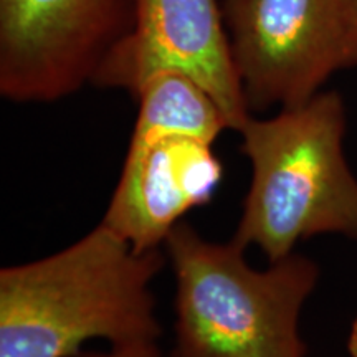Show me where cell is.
Listing matches in <instances>:
<instances>
[{
	"mask_svg": "<svg viewBox=\"0 0 357 357\" xmlns=\"http://www.w3.org/2000/svg\"><path fill=\"white\" fill-rule=\"evenodd\" d=\"M164 248L137 250L100 222L77 242L0 270V357H75L89 341L158 344L153 283Z\"/></svg>",
	"mask_w": 357,
	"mask_h": 357,
	"instance_id": "6da1fadb",
	"label": "cell"
},
{
	"mask_svg": "<svg viewBox=\"0 0 357 357\" xmlns=\"http://www.w3.org/2000/svg\"><path fill=\"white\" fill-rule=\"evenodd\" d=\"M252 181L231 238L276 261L323 234L357 240V178L344 155L346 108L336 91L238 131Z\"/></svg>",
	"mask_w": 357,
	"mask_h": 357,
	"instance_id": "7a4b0ae2",
	"label": "cell"
},
{
	"mask_svg": "<svg viewBox=\"0 0 357 357\" xmlns=\"http://www.w3.org/2000/svg\"><path fill=\"white\" fill-rule=\"evenodd\" d=\"M162 248L176 280L171 357H306L300 314L314 261L291 253L257 268L234 238L208 240L184 220Z\"/></svg>",
	"mask_w": 357,
	"mask_h": 357,
	"instance_id": "3957f363",
	"label": "cell"
},
{
	"mask_svg": "<svg viewBox=\"0 0 357 357\" xmlns=\"http://www.w3.org/2000/svg\"><path fill=\"white\" fill-rule=\"evenodd\" d=\"M250 111L294 108L357 68V0H220Z\"/></svg>",
	"mask_w": 357,
	"mask_h": 357,
	"instance_id": "277c9868",
	"label": "cell"
},
{
	"mask_svg": "<svg viewBox=\"0 0 357 357\" xmlns=\"http://www.w3.org/2000/svg\"><path fill=\"white\" fill-rule=\"evenodd\" d=\"M213 142L189 131V116L167 98H144L118 182L100 222L137 250L164 247L192 208L222 181Z\"/></svg>",
	"mask_w": 357,
	"mask_h": 357,
	"instance_id": "5b68a950",
	"label": "cell"
},
{
	"mask_svg": "<svg viewBox=\"0 0 357 357\" xmlns=\"http://www.w3.org/2000/svg\"><path fill=\"white\" fill-rule=\"evenodd\" d=\"M132 17L134 0H0V95L22 105L75 95Z\"/></svg>",
	"mask_w": 357,
	"mask_h": 357,
	"instance_id": "8992f818",
	"label": "cell"
},
{
	"mask_svg": "<svg viewBox=\"0 0 357 357\" xmlns=\"http://www.w3.org/2000/svg\"><path fill=\"white\" fill-rule=\"evenodd\" d=\"M160 75H181L197 83L236 132L252 116L220 0H134L131 29L111 48L91 84L136 98Z\"/></svg>",
	"mask_w": 357,
	"mask_h": 357,
	"instance_id": "52a82bcc",
	"label": "cell"
},
{
	"mask_svg": "<svg viewBox=\"0 0 357 357\" xmlns=\"http://www.w3.org/2000/svg\"><path fill=\"white\" fill-rule=\"evenodd\" d=\"M75 357H160L158 344H128V346H109L105 352H88Z\"/></svg>",
	"mask_w": 357,
	"mask_h": 357,
	"instance_id": "ba28073f",
	"label": "cell"
},
{
	"mask_svg": "<svg viewBox=\"0 0 357 357\" xmlns=\"http://www.w3.org/2000/svg\"><path fill=\"white\" fill-rule=\"evenodd\" d=\"M347 351H349L351 357H357V316L352 321L349 337H347Z\"/></svg>",
	"mask_w": 357,
	"mask_h": 357,
	"instance_id": "9c48e42d",
	"label": "cell"
}]
</instances>
